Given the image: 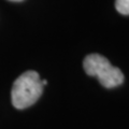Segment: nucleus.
Here are the masks:
<instances>
[{"instance_id": "f257e3e1", "label": "nucleus", "mask_w": 129, "mask_h": 129, "mask_svg": "<svg viewBox=\"0 0 129 129\" xmlns=\"http://www.w3.org/2000/svg\"><path fill=\"white\" fill-rule=\"evenodd\" d=\"M43 91L41 78L36 71H26L21 74L12 87V104L18 110L29 108L37 102Z\"/></svg>"}, {"instance_id": "f03ea898", "label": "nucleus", "mask_w": 129, "mask_h": 129, "mask_svg": "<svg viewBox=\"0 0 129 129\" xmlns=\"http://www.w3.org/2000/svg\"><path fill=\"white\" fill-rule=\"evenodd\" d=\"M84 70L90 76H96L107 88H113L124 82V74L117 67H114L102 55L90 54L83 62Z\"/></svg>"}, {"instance_id": "7ed1b4c3", "label": "nucleus", "mask_w": 129, "mask_h": 129, "mask_svg": "<svg viewBox=\"0 0 129 129\" xmlns=\"http://www.w3.org/2000/svg\"><path fill=\"white\" fill-rule=\"evenodd\" d=\"M115 8L120 14L129 15V0H115Z\"/></svg>"}, {"instance_id": "20e7f679", "label": "nucleus", "mask_w": 129, "mask_h": 129, "mask_svg": "<svg viewBox=\"0 0 129 129\" xmlns=\"http://www.w3.org/2000/svg\"><path fill=\"white\" fill-rule=\"evenodd\" d=\"M41 83H42V85L44 86V85H46L47 84V81L46 80H41Z\"/></svg>"}, {"instance_id": "39448f33", "label": "nucleus", "mask_w": 129, "mask_h": 129, "mask_svg": "<svg viewBox=\"0 0 129 129\" xmlns=\"http://www.w3.org/2000/svg\"><path fill=\"white\" fill-rule=\"evenodd\" d=\"M10 1H14V2H19V1H23V0H10Z\"/></svg>"}]
</instances>
